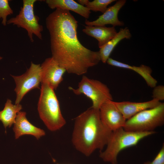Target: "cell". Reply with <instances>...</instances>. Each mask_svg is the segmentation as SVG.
Wrapping results in <instances>:
<instances>
[{"mask_svg": "<svg viewBox=\"0 0 164 164\" xmlns=\"http://www.w3.org/2000/svg\"><path fill=\"white\" fill-rule=\"evenodd\" d=\"M164 123V103L143 111L126 120L123 127L126 131L134 132L154 131Z\"/></svg>", "mask_w": 164, "mask_h": 164, "instance_id": "5", "label": "cell"}, {"mask_svg": "<svg viewBox=\"0 0 164 164\" xmlns=\"http://www.w3.org/2000/svg\"><path fill=\"white\" fill-rule=\"evenodd\" d=\"M99 111L102 121L112 131L123 128L125 125L126 120L113 101L104 102L100 107Z\"/></svg>", "mask_w": 164, "mask_h": 164, "instance_id": "10", "label": "cell"}, {"mask_svg": "<svg viewBox=\"0 0 164 164\" xmlns=\"http://www.w3.org/2000/svg\"><path fill=\"white\" fill-rule=\"evenodd\" d=\"M115 0H94L88 2L85 7L90 11L101 12L103 13L107 9V6Z\"/></svg>", "mask_w": 164, "mask_h": 164, "instance_id": "19", "label": "cell"}, {"mask_svg": "<svg viewBox=\"0 0 164 164\" xmlns=\"http://www.w3.org/2000/svg\"><path fill=\"white\" fill-rule=\"evenodd\" d=\"M126 2L125 0L116 1L114 5L107 8L105 11L96 20L90 21L86 19L85 24L87 26H105L107 24H111L114 27L123 26L124 23L119 20L118 15L119 11Z\"/></svg>", "mask_w": 164, "mask_h": 164, "instance_id": "12", "label": "cell"}, {"mask_svg": "<svg viewBox=\"0 0 164 164\" xmlns=\"http://www.w3.org/2000/svg\"><path fill=\"white\" fill-rule=\"evenodd\" d=\"M154 131L134 132L126 131L123 128L113 131L106 149L100 152V157L104 162L117 164V157L123 149L136 145L142 139L155 133Z\"/></svg>", "mask_w": 164, "mask_h": 164, "instance_id": "4", "label": "cell"}, {"mask_svg": "<svg viewBox=\"0 0 164 164\" xmlns=\"http://www.w3.org/2000/svg\"><path fill=\"white\" fill-rule=\"evenodd\" d=\"M26 113L20 111L17 113L13 127L15 139L25 135H31L37 140L45 135L44 130L32 124L26 118Z\"/></svg>", "mask_w": 164, "mask_h": 164, "instance_id": "11", "label": "cell"}, {"mask_svg": "<svg viewBox=\"0 0 164 164\" xmlns=\"http://www.w3.org/2000/svg\"><path fill=\"white\" fill-rule=\"evenodd\" d=\"M12 76L16 84L15 104H18L28 92L32 89L39 88L41 82V65L32 62L30 67L24 73L20 76Z\"/></svg>", "mask_w": 164, "mask_h": 164, "instance_id": "8", "label": "cell"}, {"mask_svg": "<svg viewBox=\"0 0 164 164\" xmlns=\"http://www.w3.org/2000/svg\"><path fill=\"white\" fill-rule=\"evenodd\" d=\"M38 111L40 119L51 131L60 129L66 123L54 90L46 83H41Z\"/></svg>", "mask_w": 164, "mask_h": 164, "instance_id": "3", "label": "cell"}, {"mask_svg": "<svg viewBox=\"0 0 164 164\" xmlns=\"http://www.w3.org/2000/svg\"><path fill=\"white\" fill-rule=\"evenodd\" d=\"M112 131L102 121L99 109L90 108L75 119L72 142L75 148L87 156L107 145Z\"/></svg>", "mask_w": 164, "mask_h": 164, "instance_id": "2", "label": "cell"}, {"mask_svg": "<svg viewBox=\"0 0 164 164\" xmlns=\"http://www.w3.org/2000/svg\"><path fill=\"white\" fill-rule=\"evenodd\" d=\"M46 3L52 9H60L73 11L86 19H88L90 10L73 0H46Z\"/></svg>", "mask_w": 164, "mask_h": 164, "instance_id": "16", "label": "cell"}, {"mask_svg": "<svg viewBox=\"0 0 164 164\" xmlns=\"http://www.w3.org/2000/svg\"><path fill=\"white\" fill-rule=\"evenodd\" d=\"M82 31L87 35L97 39L99 48L106 44L117 33L114 27H107L105 26H85Z\"/></svg>", "mask_w": 164, "mask_h": 164, "instance_id": "14", "label": "cell"}, {"mask_svg": "<svg viewBox=\"0 0 164 164\" xmlns=\"http://www.w3.org/2000/svg\"><path fill=\"white\" fill-rule=\"evenodd\" d=\"M52 56L70 73H86L101 61L99 51L84 46L77 36L78 22L69 10L56 9L46 19Z\"/></svg>", "mask_w": 164, "mask_h": 164, "instance_id": "1", "label": "cell"}, {"mask_svg": "<svg viewBox=\"0 0 164 164\" xmlns=\"http://www.w3.org/2000/svg\"><path fill=\"white\" fill-rule=\"evenodd\" d=\"M8 0H0V19H2V24L4 26L7 23V17L13 13V11L10 7Z\"/></svg>", "mask_w": 164, "mask_h": 164, "instance_id": "20", "label": "cell"}, {"mask_svg": "<svg viewBox=\"0 0 164 164\" xmlns=\"http://www.w3.org/2000/svg\"><path fill=\"white\" fill-rule=\"evenodd\" d=\"M22 108L21 104H13L10 99L7 100L4 109L0 111V121L5 130L7 127H10L14 124L17 113Z\"/></svg>", "mask_w": 164, "mask_h": 164, "instance_id": "18", "label": "cell"}, {"mask_svg": "<svg viewBox=\"0 0 164 164\" xmlns=\"http://www.w3.org/2000/svg\"><path fill=\"white\" fill-rule=\"evenodd\" d=\"M108 64L117 67L131 70L139 74L144 79L148 85L152 88L156 86L157 81L151 75L152 70L149 67L141 65L137 67L131 66L109 58L106 62Z\"/></svg>", "mask_w": 164, "mask_h": 164, "instance_id": "15", "label": "cell"}, {"mask_svg": "<svg viewBox=\"0 0 164 164\" xmlns=\"http://www.w3.org/2000/svg\"><path fill=\"white\" fill-rule=\"evenodd\" d=\"M132 36L130 31L127 27L121 29L119 32L111 39L100 48L99 51L101 60L105 63L118 43L124 39H129Z\"/></svg>", "mask_w": 164, "mask_h": 164, "instance_id": "17", "label": "cell"}, {"mask_svg": "<svg viewBox=\"0 0 164 164\" xmlns=\"http://www.w3.org/2000/svg\"><path fill=\"white\" fill-rule=\"evenodd\" d=\"M152 92L153 99L160 101L164 99V87L162 85L155 86Z\"/></svg>", "mask_w": 164, "mask_h": 164, "instance_id": "21", "label": "cell"}, {"mask_svg": "<svg viewBox=\"0 0 164 164\" xmlns=\"http://www.w3.org/2000/svg\"><path fill=\"white\" fill-rule=\"evenodd\" d=\"M69 89L75 94H83L90 99L91 107L99 109L104 102L113 100L112 96L108 86L100 81L83 76L77 88L69 87Z\"/></svg>", "mask_w": 164, "mask_h": 164, "instance_id": "6", "label": "cell"}, {"mask_svg": "<svg viewBox=\"0 0 164 164\" xmlns=\"http://www.w3.org/2000/svg\"><path fill=\"white\" fill-rule=\"evenodd\" d=\"M36 0H23L19 14L7 21L8 24H12L26 29L30 41L34 42L33 35L42 39L41 32L43 27L39 24V18L35 15L34 5Z\"/></svg>", "mask_w": 164, "mask_h": 164, "instance_id": "7", "label": "cell"}, {"mask_svg": "<svg viewBox=\"0 0 164 164\" xmlns=\"http://www.w3.org/2000/svg\"><path fill=\"white\" fill-rule=\"evenodd\" d=\"M41 67V83L46 84L54 90L56 89L63 80L66 70L52 57L46 59Z\"/></svg>", "mask_w": 164, "mask_h": 164, "instance_id": "9", "label": "cell"}, {"mask_svg": "<svg viewBox=\"0 0 164 164\" xmlns=\"http://www.w3.org/2000/svg\"><path fill=\"white\" fill-rule=\"evenodd\" d=\"M77 1L80 4L83 6H86L89 1L88 0H78Z\"/></svg>", "mask_w": 164, "mask_h": 164, "instance_id": "23", "label": "cell"}, {"mask_svg": "<svg viewBox=\"0 0 164 164\" xmlns=\"http://www.w3.org/2000/svg\"><path fill=\"white\" fill-rule=\"evenodd\" d=\"M161 103L158 100L155 99L144 102L114 101L116 106L126 120L143 111L154 108Z\"/></svg>", "mask_w": 164, "mask_h": 164, "instance_id": "13", "label": "cell"}, {"mask_svg": "<svg viewBox=\"0 0 164 164\" xmlns=\"http://www.w3.org/2000/svg\"><path fill=\"white\" fill-rule=\"evenodd\" d=\"M143 164H164V145L153 160L145 162Z\"/></svg>", "mask_w": 164, "mask_h": 164, "instance_id": "22", "label": "cell"}]
</instances>
